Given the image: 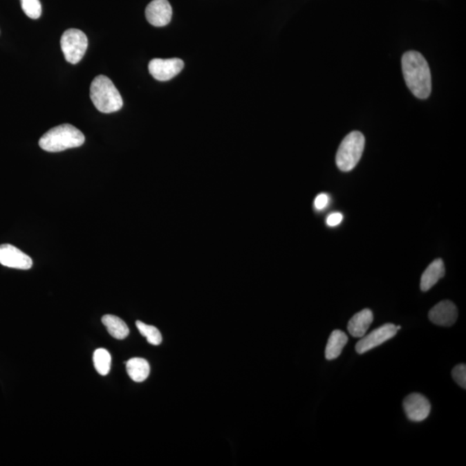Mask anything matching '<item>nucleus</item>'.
Wrapping results in <instances>:
<instances>
[{
  "instance_id": "1",
  "label": "nucleus",
  "mask_w": 466,
  "mask_h": 466,
  "mask_svg": "<svg viewBox=\"0 0 466 466\" xmlns=\"http://www.w3.org/2000/svg\"><path fill=\"white\" fill-rule=\"evenodd\" d=\"M402 72L407 86L420 100L429 98L432 92V78L429 64L417 51L406 52L402 59Z\"/></svg>"
},
{
  "instance_id": "2",
  "label": "nucleus",
  "mask_w": 466,
  "mask_h": 466,
  "mask_svg": "<svg viewBox=\"0 0 466 466\" xmlns=\"http://www.w3.org/2000/svg\"><path fill=\"white\" fill-rule=\"evenodd\" d=\"M85 136L72 124H64L50 129L40 138L39 145L48 152H61L84 144Z\"/></svg>"
},
{
  "instance_id": "3",
  "label": "nucleus",
  "mask_w": 466,
  "mask_h": 466,
  "mask_svg": "<svg viewBox=\"0 0 466 466\" xmlns=\"http://www.w3.org/2000/svg\"><path fill=\"white\" fill-rule=\"evenodd\" d=\"M90 97L96 109L103 113L118 112L123 106V99L115 85L105 75L97 76L90 86Z\"/></svg>"
},
{
  "instance_id": "4",
  "label": "nucleus",
  "mask_w": 466,
  "mask_h": 466,
  "mask_svg": "<svg viewBox=\"0 0 466 466\" xmlns=\"http://www.w3.org/2000/svg\"><path fill=\"white\" fill-rule=\"evenodd\" d=\"M365 139L360 131H353L340 144L336 155L338 168L344 172L353 170L360 161L364 149Z\"/></svg>"
},
{
  "instance_id": "5",
  "label": "nucleus",
  "mask_w": 466,
  "mask_h": 466,
  "mask_svg": "<svg viewBox=\"0 0 466 466\" xmlns=\"http://www.w3.org/2000/svg\"><path fill=\"white\" fill-rule=\"evenodd\" d=\"M88 40L83 31L77 29L66 30L61 38V48L66 61L77 64L88 50Z\"/></svg>"
},
{
  "instance_id": "6",
  "label": "nucleus",
  "mask_w": 466,
  "mask_h": 466,
  "mask_svg": "<svg viewBox=\"0 0 466 466\" xmlns=\"http://www.w3.org/2000/svg\"><path fill=\"white\" fill-rule=\"evenodd\" d=\"M398 330L396 329V326L388 323L377 329L373 330L369 335H365L362 337L360 342L357 343L356 351L358 354H364L367 351L375 348L382 344H384L388 340L396 335Z\"/></svg>"
},
{
  "instance_id": "7",
  "label": "nucleus",
  "mask_w": 466,
  "mask_h": 466,
  "mask_svg": "<svg viewBox=\"0 0 466 466\" xmlns=\"http://www.w3.org/2000/svg\"><path fill=\"white\" fill-rule=\"evenodd\" d=\"M183 67L184 62L179 58H155L149 62V71L158 81L167 82L179 75Z\"/></svg>"
},
{
  "instance_id": "8",
  "label": "nucleus",
  "mask_w": 466,
  "mask_h": 466,
  "mask_svg": "<svg viewBox=\"0 0 466 466\" xmlns=\"http://www.w3.org/2000/svg\"><path fill=\"white\" fill-rule=\"evenodd\" d=\"M403 409L411 422H420L429 417L431 404L426 396L419 393H412L403 401Z\"/></svg>"
},
{
  "instance_id": "9",
  "label": "nucleus",
  "mask_w": 466,
  "mask_h": 466,
  "mask_svg": "<svg viewBox=\"0 0 466 466\" xmlns=\"http://www.w3.org/2000/svg\"><path fill=\"white\" fill-rule=\"evenodd\" d=\"M0 263L12 269L30 270L33 261L17 247L5 243L0 245Z\"/></svg>"
},
{
  "instance_id": "10",
  "label": "nucleus",
  "mask_w": 466,
  "mask_h": 466,
  "mask_svg": "<svg viewBox=\"0 0 466 466\" xmlns=\"http://www.w3.org/2000/svg\"><path fill=\"white\" fill-rule=\"evenodd\" d=\"M172 7L168 0H153L146 7L145 16L153 26L162 27L172 19Z\"/></svg>"
},
{
  "instance_id": "11",
  "label": "nucleus",
  "mask_w": 466,
  "mask_h": 466,
  "mask_svg": "<svg viewBox=\"0 0 466 466\" xmlns=\"http://www.w3.org/2000/svg\"><path fill=\"white\" fill-rule=\"evenodd\" d=\"M429 318L434 324L438 326H453L458 318L457 307L451 301H440L431 309Z\"/></svg>"
},
{
  "instance_id": "12",
  "label": "nucleus",
  "mask_w": 466,
  "mask_h": 466,
  "mask_svg": "<svg viewBox=\"0 0 466 466\" xmlns=\"http://www.w3.org/2000/svg\"><path fill=\"white\" fill-rule=\"evenodd\" d=\"M373 313L371 309L365 308L363 310L357 313L353 318L350 319L347 329L350 335L354 338H360L366 335L369 328L373 322Z\"/></svg>"
},
{
  "instance_id": "13",
  "label": "nucleus",
  "mask_w": 466,
  "mask_h": 466,
  "mask_svg": "<svg viewBox=\"0 0 466 466\" xmlns=\"http://www.w3.org/2000/svg\"><path fill=\"white\" fill-rule=\"evenodd\" d=\"M446 273L442 259H436L426 270L424 271L420 278V288L424 292L429 291L432 288Z\"/></svg>"
},
{
  "instance_id": "14",
  "label": "nucleus",
  "mask_w": 466,
  "mask_h": 466,
  "mask_svg": "<svg viewBox=\"0 0 466 466\" xmlns=\"http://www.w3.org/2000/svg\"><path fill=\"white\" fill-rule=\"evenodd\" d=\"M347 342H348V337L342 330H335L332 332L326 347V360H333L339 357Z\"/></svg>"
},
{
  "instance_id": "15",
  "label": "nucleus",
  "mask_w": 466,
  "mask_h": 466,
  "mask_svg": "<svg viewBox=\"0 0 466 466\" xmlns=\"http://www.w3.org/2000/svg\"><path fill=\"white\" fill-rule=\"evenodd\" d=\"M127 371L132 380L137 382H142L148 378L151 367L147 360L141 357L131 358L127 362Z\"/></svg>"
},
{
  "instance_id": "16",
  "label": "nucleus",
  "mask_w": 466,
  "mask_h": 466,
  "mask_svg": "<svg viewBox=\"0 0 466 466\" xmlns=\"http://www.w3.org/2000/svg\"><path fill=\"white\" fill-rule=\"evenodd\" d=\"M102 323L114 339H124L130 333L127 323L115 315H106L103 316Z\"/></svg>"
},
{
  "instance_id": "17",
  "label": "nucleus",
  "mask_w": 466,
  "mask_h": 466,
  "mask_svg": "<svg viewBox=\"0 0 466 466\" xmlns=\"http://www.w3.org/2000/svg\"><path fill=\"white\" fill-rule=\"evenodd\" d=\"M111 363H112V357L109 351L100 348L93 353V364L99 374L102 375L109 374L111 370Z\"/></svg>"
},
{
  "instance_id": "18",
  "label": "nucleus",
  "mask_w": 466,
  "mask_h": 466,
  "mask_svg": "<svg viewBox=\"0 0 466 466\" xmlns=\"http://www.w3.org/2000/svg\"><path fill=\"white\" fill-rule=\"evenodd\" d=\"M136 325H137L139 333L147 339V342L151 345L158 346L162 343L161 333L155 326L145 324L144 322L139 321L136 322Z\"/></svg>"
},
{
  "instance_id": "19",
  "label": "nucleus",
  "mask_w": 466,
  "mask_h": 466,
  "mask_svg": "<svg viewBox=\"0 0 466 466\" xmlns=\"http://www.w3.org/2000/svg\"><path fill=\"white\" fill-rule=\"evenodd\" d=\"M24 12L30 19H37L41 15V6L39 0H21Z\"/></svg>"
},
{
  "instance_id": "20",
  "label": "nucleus",
  "mask_w": 466,
  "mask_h": 466,
  "mask_svg": "<svg viewBox=\"0 0 466 466\" xmlns=\"http://www.w3.org/2000/svg\"><path fill=\"white\" fill-rule=\"evenodd\" d=\"M451 375H453L454 380L460 387L464 389H466V365L465 364H458L457 366H455L453 371H451Z\"/></svg>"
},
{
  "instance_id": "21",
  "label": "nucleus",
  "mask_w": 466,
  "mask_h": 466,
  "mask_svg": "<svg viewBox=\"0 0 466 466\" xmlns=\"http://www.w3.org/2000/svg\"><path fill=\"white\" fill-rule=\"evenodd\" d=\"M329 201V197L328 194H319L317 197L315 198V207L317 210H323L324 208L328 206Z\"/></svg>"
},
{
  "instance_id": "22",
  "label": "nucleus",
  "mask_w": 466,
  "mask_h": 466,
  "mask_svg": "<svg viewBox=\"0 0 466 466\" xmlns=\"http://www.w3.org/2000/svg\"><path fill=\"white\" fill-rule=\"evenodd\" d=\"M343 220V215L340 213H335L330 214L328 218H326V224L329 227H336V225L342 223Z\"/></svg>"
},
{
  "instance_id": "23",
  "label": "nucleus",
  "mask_w": 466,
  "mask_h": 466,
  "mask_svg": "<svg viewBox=\"0 0 466 466\" xmlns=\"http://www.w3.org/2000/svg\"><path fill=\"white\" fill-rule=\"evenodd\" d=\"M401 328H402L401 326H396V329L400 330V329H401Z\"/></svg>"
}]
</instances>
